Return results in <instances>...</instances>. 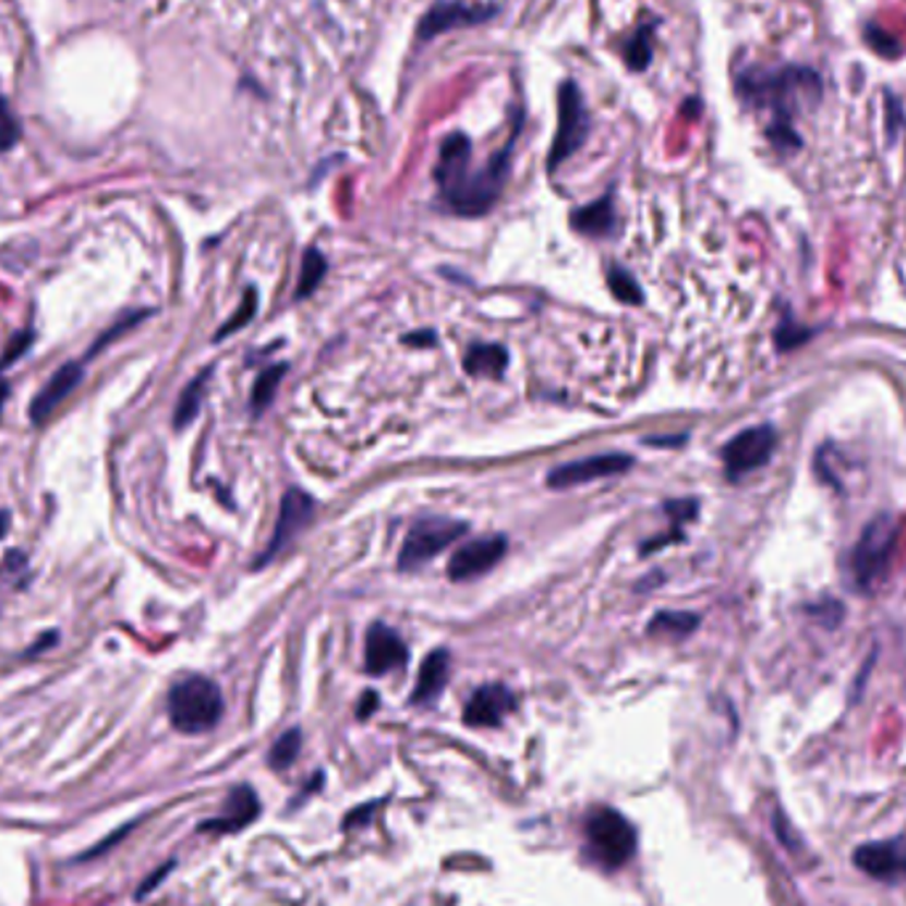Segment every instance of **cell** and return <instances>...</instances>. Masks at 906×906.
Here are the masks:
<instances>
[{"mask_svg":"<svg viewBox=\"0 0 906 906\" xmlns=\"http://www.w3.org/2000/svg\"><path fill=\"white\" fill-rule=\"evenodd\" d=\"M822 94V77L811 67H750L737 75V96L748 107L769 114L766 138L785 157L804 146V138L795 131V117L817 107Z\"/></svg>","mask_w":906,"mask_h":906,"instance_id":"1","label":"cell"},{"mask_svg":"<svg viewBox=\"0 0 906 906\" xmlns=\"http://www.w3.org/2000/svg\"><path fill=\"white\" fill-rule=\"evenodd\" d=\"M517 128L507 149L493 154L488 165L480 170L472 168V141L464 133H454L443 141L440 157H437L435 183L440 189V200L454 209L456 215H485L502 196L504 181L509 176L511 146H515Z\"/></svg>","mask_w":906,"mask_h":906,"instance_id":"2","label":"cell"},{"mask_svg":"<svg viewBox=\"0 0 906 906\" xmlns=\"http://www.w3.org/2000/svg\"><path fill=\"white\" fill-rule=\"evenodd\" d=\"M898 541H902V522L896 515L880 511L869 526L861 530L859 541L848 554V583L859 594H872L885 583L896 559Z\"/></svg>","mask_w":906,"mask_h":906,"instance_id":"3","label":"cell"},{"mask_svg":"<svg viewBox=\"0 0 906 906\" xmlns=\"http://www.w3.org/2000/svg\"><path fill=\"white\" fill-rule=\"evenodd\" d=\"M168 713L170 724L183 735H205L224 718V694L207 676H186L170 689Z\"/></svg>","mask_w":906,"mask_h":906,"instance_id":"4","label":"cell"},{"mask_svg":"<svg viewBox=\"0 0 906 906\" xmlns=\"http://www.w3.org/2000/svg\"><path fill=\"white\" fill-rule=\"evenodd\" d=\"M585 843L589 854L604 869H620L637 854V830L615 809H596L585 819Z\"/></svg>","mask_w":906,"mask_h":906,"instance_id":"5","label":"cell"},{"mask_svg":"<svg viewBox=\"0 0 906 906\" xmlns=\"http://www.w3.org/2000/svg\"><path fill=\"white\" fill-rule=\"evenodd\" d=\"M464 533V522L448 520V517H424V520L414 522L409 535H406L398 554V567L400 570H419V567L427 565L437 554L446 552Z\"/></svg>","mask_w":906,"mask_h":906,"instance_id":"6","label":"cell"},{"mask_svg":"<svg viewBox=\"0 0 906 906\" xmlns=\"http://www.w3.org/2000/svg\"><path fill=\"white\" fill-rule=\"evenodd\" d=\"M589 135V112L583 107V94L572 80L559 88V128L548 152V170H557L565 159H570Z\"/></svg>","mask_w":906,"mask_h":906,"instance_id":"7","label":"cell"},{"mask_svg":"<svg viewBox=\"0 0 906 906\" xmlns=\"http://www.w3.org/2000/svg\"><path fill=\"white\" fill-rule=\"evenodd\" d=\"M774 448L776 433L772 424H758V427L742 430V433L732 437V440L721 448V461H724L726 478L735 483V480H742L745 474L766 467Z\"/></svg>","mask_w":906,"mask_h":906,"instance_id":"8","label":"cell"},{"mask_svg":"<svg viewBox=\"0 0 906 906\" xmlns=\"http://www.w3.org/2000/svg\"><path fill=\"white\" fill-rule=\"evenodd\" d=\"M498 14V5L491 3H464V0H440L435 3L427 14L422 16L416 27L419 40H433L437 35L448 33V29L472 27V24H483Z\"/></svg>","mask_w":906,"mask_h":906,"instance_id":"9","label":"cell"},{"mask_svg":"<svg viewBox=\"0 0 906 906\" xmlns=\"http://www.w3.org/2000/svg\"><path fill=\"white\" fill-rule=\"evenodd\" d=\"M854 865L880 883L906 880V837L865 843L854 850Z\"/></svg>","mask_w":906,"mask_h":906,"instance_id":"10","label":"cell"},{"mask_svg":"<svg viewBox=\"0 0 906 906\" xmlns=\"http://www.w3.org/2000/svg\"><path fill=\"white\" fill-rule=\"evenodd\" d=\"M631 467L633 459L626 454L591 456V459L554 467V470L548 472V485H552V488H572V485L594 483V480L602 478H615V474H624L626 470H631Z\"/></svg>","mask_w":906,"mask_h":906,"instance_id":"11","label":"cell"},{"mask_svg":"<svg viewBox=\"0 0 906 906\" xmlns=\"http://www.w3.org/2000/svg\"><path fill=\"white\" fill-rule=\"evenodd\" d=\"M507 554V539L504 535H483L470 544L456 548L451 563H448V578L451 581H470V578L485 576L491 567H496Z\"/></svg>","mask_w":906,"mask_h":906,"instance_id":"12","label":"cell"},{"mask_svg":"<svg viewBox=\"0 0 906 906\" xmlns=\"http://www.w3.org/2000/svg\"><path fill=\"white\" fill-rule=\"evenodd\" d=\"M313 509H316V504H313V498L307 496L305 491L289 488L287 493H283L279 522H276L274 539H270L268 548H265V552L261 554V559H257V567L268 565L270 559H274L276 554H279L281 548L294 539V533H298V530H302L307 526V522H311Z\"/></svg>","mask_w":906,"mask_h":906,"instance_id":"13","label":"cell"},{"mask_svg":"<svg viewBox=\"0 0 906 906\" xmlns=\"http://www.w3.org/2000/svg\"><path fill=\"white\" fill-rule=\"evenodd\" d=\"M363 663L372 676L390 674V671L403 668L409 663V647L398 637L392 628L385 624H374L366 633V650H363Z\"/></svg>","mask_w":906,"mask_h":906,"instance_id":"14","label":"cell"},{"mask_svg":"<svg viewBox=\"0 0 906 906\" xmlns=\"http://www.w3.org/2000/svg\"><path fill=\"white\" fill-rule=\"evenodd\" d=\"M517 708L515 694L504 684H483L464 708V724L474 729L498 726Z\"/></svg>","mask_w":906,"mask_h":906,"instance_id":"15","label":"cell"},{"mask_svg":"<svg viewBox=\"0 0 906 906\" xmlns=\"http://www.w3.org/2000/svg\"><path fill=\"white\" fill-rule=\"evenodd\" d=\"M80 382H83V366L80 363H64V366L57 369V374L43 385V390L29 403V419L35 424L48 422L53 411L77 390Z\"/></svg>","mask_w":906,"mask_h":906,"instance_id":"16","label":"cell"},{"mask_svg":"<svg viewBox=\"0 0 906 906\" xmlns=\"http://www.w3.org/2000/svg\"><path fill=\"white\" fill-rule=\"evenodd\" d=\"M261 817V800L252 787H237L226 800V811L220 817L207 819V822L200 824L202 832H220V835H228V832H239L250 828L255 819Z\"/></svg>","mask_w":906,"mask_h":906,"instance_id":"17","label":"cell"},{"mask_svg":"<svg viewBox=\"0 0 906 906\" xmlns=\"http://www.w3.org/2000/svg\"><path fill=\"white\" fill-rule=\"evenodd\" d=\"M448 671H451V657H448L446 650H435L433 655H427V661H424L422 668H419L411 702H414V705L433 702L437 694L443 692V687H446Z\"/></svg>","mask_w":906,"mask_h":906,"instance_id":"18","label":"cell"},{"mask_svg":"<svg viewBox=\"0 0 906 906\" xmlns=\"http://www.w3.org/2000/svg\"><path fill=\"white\" fill-rule=\"evenodd\" d=\"M509 363V353L502 348V345L493 342H478L467 350L464 355V369L470 377L478 379H498L504 377V369Z\"/></svg>","mask_w":906,"mask_h":906,"instance_id":"19","label":"cell"},{"mask_svg":"<svg viewBox=\"0 0 906 906\" xmlns=\"http://www.w3.org/2000/svg\"><path fill=\"white\" fill-rule=\"evenodd\" d=\"M570 224L576 231L585 233V237H607V233L615 228L613 200H609V196H602V200L591 202V205L572 209Z\"/></svg>","mask_w":906,"mask_h":906,"instance_id":"20","label":"cell"},{"mask_svg":"<svg viewBox=\"0 0 906 906\" xmlns=\"http://www.w3.org/2000/svg\"><path fill=\"white\" fill-rule=\"evenodd\" d=\"M700 618L694 613H657L650 624L652 637L684 639L698 631Z\"/></svg>","mask_w":906,"mask_h":906,"instance_id":"21","label":"cell"},{"mask_svg":"<svg viewBox=\"0 0 906 906\" xmlns=\"http://www.w3.org/2000/svg\"><path fill=\"white\" fill-rule=\"evenodd\" d=\"M283 374H287V363H276V366H268L263 369L261 374H257L255 379V387H252V414H263L265 409L270 406V400L276 396V387H279V382L283 379Z\"/></svg>","mask_w":906,"mask_h":906,"instance_id":"22","label":"cell"},{"mask_svg":"<svg viewBox=\"0 0 906 906\" xmlns=\"http://www.w3.org/2000/svg\"><path fill=\"white\" fill-rule=\"evenodd\" d=\"M209 374H213V372H209V369H207V372H202L200 377H196L186 387V390H183V396H181V400H178V406H176V419H172V424H176V430H183V427H186V424L194 422L196 414H200L202 396H205V385H207Z\"/></svg>","mask_w":906,"mask_h":906,"instance_id":"23","label":"cell"},{"mask_svg":"<svg viewBox=\"0 0 906 906\" xmlns=\"http://www.w3.org/2000/svg\"><path fill=\"white\" fill-rule=\"evenodd\" d=\"M300 748H302V732L300 729L283 732V735L274 742V748H270L268 766L274 769V772H283V769H289L294 761H298Z\"/></svg>","mask_w":906,"mask_h":906,"instance_id":"24","label":"cell"},{"mask_svg":"<svg viewBox=\"0 0 906 906\" xmlns=\"http://www.w3.org/2000/svg\"><path fill=\"white\" fill-rule=\"evenodd\" d=\"M652 38H655V24H642L626 46V61L633 72H642L652 61Z\"/></svg>","mask_w":906,"mask_h":906,"instance_id":"25","label":"cell"},{"mask_svg":"<svg viewBox=\"0 0 906 906\" xmlns=\"http://www.w3.org/2000/svg\"><path fill=\"white\" fill-rule=\"evenodd\" d=\"M324 276H326V257L318 250H307L305 257H302V268H300L298 300L307 298V294H311L313 289L322 283Z\"/></svg>","mask_w":906,"mask_h":906,"instance_id":"26","label":"cell"},{"mask_svg":"<svg viewBox=\"0 0 906 906\" xmlns=\"http://www.w3.org/2000/svg\"><path fill=\"white\" fill-rule=\"evenodd\" d=\"M813 335H817V329H806V326L795 324L793 316H790V311H785V316H782V322H780V326H776V331H774L776 350H785V353H787V350H795V348H798V345L809 342Z\"/></svg>","mask_w":906,"mask_h":906,"instance_id":"27","label":"cell"},{"mask_svg":"<svg viewBox=\"0 0 906 906\" xmlns=\"http://www.w3.org/2000/svg\"><path fill=\"white\" fill-rule=\"evenodd\" d=\"M865 43L869 48H872L874 53H880V57H885V59H898L904 53L902 40H898L896 35L887 33V29L878 27V24H867V27H865Z\"/></svg>","mask_w":906,"mask_h":906,"instance_id":"28","label":"cell"},{"mask_svg":"<svg viewBox=\"0 0 906 906\" xmlns=\"http://www.w3.org/2000/svg\"><path fill=\"white\" fill-rule=\"evenodd\" d=\"M607 283H609V289H613V294L618 300L631 302V305H642V300H644L642 289H639L637 279H633V276L628 274V270H624V268H609L607 270Z\"/></svg>","mask_w":906,"mask_h":906,"instance_id":"29","label":"cell"},{"mask_svg":"<svg viewBox=\"0 0 906 906\" xmlns=\"http://www.w3.org/2000/svg\"><path fill=\"white\" fill-rule=\"evenodd\" d=\"M22 138V125L16 120V114L11 112L9 101L0 98V154L14 149Z\"/></svg>","mask_w":906,"mask_h":906,"instance_id":"30","label":"cell"},{"mask_svg":"<svg viewBox=\"0 0 906 906\" xmlns=\"http://www.w3.org/2000/svg\"><path fill=\"white\" fill-rule=\"evenodd\" d=\"M255 311H257V292H255V289H246L244 302L237 307V313H233V316L224 324V329H218L215 340H226L228 335H233V331L242 329V326L250 322L252 316H255Z\"/></svg>","mask_w":906,"mask_h":906,"instance_id":"31","label":"cell"},{"mask_svg":"<svg viewBox=\"0 0 906 906\" xmlns=\"http://www.w3.org/2000/svg\"><path fill=\"white\" fill-rule=\"evenodd\" d=\"M806 615L817 620L819 626L837 628V626H841L843 615H846V609H843V604L837 600H819V602H813V604H809V607H806Z\"/></svg>","mask_w":906,"mask_h":906,"instance_id":"32","label":"cell"},{"mask_svg":"<svg viewBox=\"0 0 906 906\" xmlns=\"http://www.w3.org/2000/svg\"><path fill=\"white\" fill-rule=\"evenodd\" d=\"M904 125V109L902 104H898V98L891 94V90H885V133H887V141H896L898 135V128Z\"/></svg>","mask_w":906,"mask_h":906,"instance_id":"33","label":"cell"},{"mask_svg":"<svg viewBox=\"0 0 906 906\" xmlns=\"http://www.w3.org/2000/svg\"><path fill=\"white\" fill-rule=\"evenodd\" d=\"M29 340H33V331H27V335H22V340H20V337H16V340H14V342H11V350H9V353H5V359H3V363H0V369H5V366H9V363H11V361H14V359H16V355H22V353H24V350H27V345H29Z\"/></svg>","mask_w":906,"mask_h":906,"instance_id":"34","label":"cell"},{"mask_svg":"<svg viewBox=\"0 0 906 906\" xmlns=\"http://www.w3.org/2000/svg\"><path fill=\"white\" fill-rule=\"evenodd\" d=\"M377 702H379L377 692H366V694H363L361 702H359V718H369V716H372V713L377 711Z\"/></svg>","mask_w":906,"mask_h":906,"instance_id":"35","label":"cell"},{"mask_svg":"<svg viewBox=\"0 0 906 906\" xmlns=\"http://www.w3.org/2000/svg\"><path fill=\"white\" fill-rule=\"evenodd\" d=\"M650 446H681V443H687V435H679V437H650Z\"/></svg>","mask_w":906,"mask_h":906,"instance_id":"36","label":"cell"},{"mask_svg":"<svg viewBox=\"0 0 906 906\" xmlns=\"http://www.w3.org/2000/svg\"><path fill=\"white\" fill-rule=\"evenodd\" d=\"M406 342H414V345L424 342V345H430V342H435V335H433V331H424V335H411V337H406Z\"/></svg>","mask_w":906,"mask_h":906,"instance_id":"37","label":"cell"},{"mask_svg":"<svg viewBox=\"0 0 906 906\" xmlns=\"http://www.w3.org/2000/svg\"><path fill=\"white\" fill-rule=\"evenodd\" d=\"M9 526H11V515L5 509H0V539L9 533Z\"/></svg>","mask_w":906,"mask_h":906,"instance_id":"38","label":"cell"},{"mask_svg":"<svg viewBox=\"0 0 906 906\" xmlns=\"http://www.w3.org/2000/svg\"><path fill=\"white\" fill-rule=\"evenodd\" d=\"M5 398H9V385H5V382H0V411H3Z\"/></svg>","mask_w":906,"mask_h":906,"instance_id":"39","label":"cell"}]
</instances>
